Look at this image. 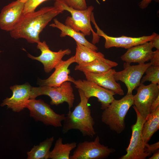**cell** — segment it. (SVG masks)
Returning a JSON list of instances; mask_svg holds the SVG:
<instances>
[{
    "label": "cell",
    "mask_w": 159,
    "mask_h": 159,
    "mask_svg": "<svg viewBox=\"0 0 159 159\" xmlns=\"http://www.w3.org/2000/svg\"><path fill=\"white\" fill-rule=\"evenodd\" d=\"M70 82L73 83L76 88L82 90L89 99L92 97L97 98L101 104V109L102 110L107 107L115 99L114 92L92 82L87 80H75L72 77Z\"/></svg>",
    "instance_id": "cell-9"
},
{
    "label": "cell",
    "mask_w": 159,
    "mask_h": 159,
    "mask_svg": "<svg viewBox=\"0 0 159 159\" xmlns=\"http://www.w3.org/2000/svg\"><path fill=\"white\" fill-rule=\"evenodd\" d=\"M153 48L150 42H147L127 49L120 58L122 61L128 64L133 62L143 64L150 61Z\"/></svg>",
    "instance_id": "cell-18"
},
{
    "label": "cell",
    "mask_w": 159,
    "mask_h": 159,
    "mask_svg": "<svg viewBox=\"0 0 159 159\" xmlns=\"http://www.w3.org/2000/svg\"><path fill=\"white\" fill-rule=\"evenodd\" d=\"M54 23L49 25L54 28H57L61 31L60 37H64L66 36L70 37L73 39L76 42L85 46L96 51L98 48L94 44L87 40L85 35L82 33L77 32L70 27L60 22L57 19H54Z\"/></svg>",
    "instance_id": "cell-19"
},
{
    "label": "cell",
    "mask_w": 159,
    "mask_h": 159,
    "mask_svg": "<svg viewBox=\"0 0 159 159\" xmlns=\"http://www.w3.org/2000/svg\"><path fill=\"white\" fill-rule=\"evenodd\" d=\"M54 140V137L47 138L38 145H34L27 152V159H49L50 149Z\"/></svg>",
    "instance_id": "cell-24"
},
{
    "label": "cell",
    "mask_w": 159,
    "mask_h": 159,
    "mask_svg": "<svg viewBox=\"0 0 159 159\" xmlns=\"http://www.w3.org/2000/svg\"><path fill=\"white\" fill-rule=\"evenodd\" d=\"M133 95V105L145 120L150 113L153 101L159 95V85L151 83L147 85L140 83Z\"/></svg>",
    "instance_id": "cell-11"
},
{
    "label": "cell",
    "mask_w": 159,
    "mask_h": 159,
    "mask_svg": "<svg viewBox=\"0 0 159 159\" xmlns=\"http://www.w3.org/2000/svg\"><path fill=\"white\" fill-rule=\"evenodd\" d=\"M149 42L152 44L153 48L159 50V35L158 34L154 36Z\"/></svg>",
    "instance_id": "cell-30"
},
{
    "label": "cell",
    "mask_w": 159,
    "mask_h": 159,
    "mask_svg": "<svg viewBox=\"0 0 159 159\" xmlns=\"http://www.w3.org/2000/svg\"><path fill=\"white\" fill-rule=\"evenodd\" d=\"M76 44L74 56L75 63L78 65L85 64L96 59L105 58L104 54L100 52L94 51L77 42Z\"/></svg>",
    "instance_id": "cell-22"
},
{
    "label": "cell",
    "mask_w": 159,
    "mask_h": 159,
    "mask_svg": "<svg viewBox=\"0 0 159 159\" xmlns=\"http://www.w3.org/2000/svg\"><path fill=\"white\" fill-rule=\"evenodd\" d=\"M70 159H102L107 158L115 151L112 148L102 144L98 135L92 141L78 143Z\"/></svg>",
    "instance_id": "cell-8"
},
{
    "label": "cell",
    "mask_w": 159,
    "mask_h": 159,
    "mask_svg": "<svg viewBox=\"0 0 159 159\" xmlns=\"http://www.w3.org/2000/svg\"><path fill=\"white\" fill-rule=\"evenodd\" d=\"M118 64L105 58L96 59L90 62L82 65H77L75 70L83 72L100 73L106 72Z\"/></svg>",
    "instance_id": "cell-20"
},
{
    "label": "cell",
    "mask_w": 159,
    "mask_h": 159,
    "mask_svg": "<svg viewBox=\"0 0 159 159\" xmlns=\"http://www.w3.org/2000/svg\"><path fill=\"white\" fill-rule=\"evenodd\" d=\"M80 101L72 111H69L64 121L62 132L67 133L71 130H79L84 136L93 137L96 134L94 126L95 122L88 105L89 99L80 89H78Z\"/></svg>",
    "instance_id": "cell-2"
},
{
    "label": "cell",
    "mask_w": 159,
    "mask_h": 159,
    "mask_svg": "<svg viewBox=\"0 0 159 159\" xmlns=\"http://www.w3.org/2000/svg\"><path fill=\"white\" fill-rule=\"evenodd\" d=\"M24 3L18 0L4 6L0 13V29L10 32L16 26L24 14Z\"/></svg>",
    "instance_id": "cell-15"
},
{
    "label": "cell",
    "mask_w": 159,
    "mask_h": 159,
    "mask_svg": "<svg viewBox=\"0 0 159 159\" xmlns=\"http://www.w3.org/2000/svg\"><path fill=\"white\" fill-rule=\"evenodd\" d=\"M54 6L70 13L71 16L66 18L65 24L85 36L90 35L92 33L93 36L92 43L95 45L99 42L100 37L94 32L91 24V14L94 9L93 6H88L83 10H76L69 7L60 0H58L55 1Z\"/></svg>",
    "instance_id": "cell-4"
},
{
    "label": "cell",
    "mask_w": 159,
    "mask_h": 159,
    "mask_svg": "<svg viewBox=\"0 0 159 159\" xmlns=\"http://www.w3.org/2000/svg\"><path fill=\"white\" fill-rule=\"evenodd\" d=\"M116 71L112 68L100 73L83 72L87 80L114 92L115 94L123 95L124 93L120 84L115 79L114 74Z\"/></svg>",
    "instance_id": "cell-17"
},
{
    "label": "cell",
    "mask_w": 159,
    "mask_h": 159,
    "mask_svg": "<svg viewBox=\"0 0 159 159\" xmlns=\"http://www.w3.org/2000/svg\"><path fill=\"white\" fill-rule=\"evenodd\" d=\"M75 62L74 56L66 60H62L55 67L54 72L45 80H39V84L40 86L58 87L66 81H70L72 77L69 75L70 73L69 66Z\"/></svg>",
    "instance_id": "cell-16"
},
{
    "label": "cell",
    "mask_w": 159,
    "mask_h": 159,
    "mask_svg": "<svg viewBox=\"0 0 159 159\" xmlns=\"http://www.w3.org/2000/svg\"><path fill=\"white\" fill-rule=\"evenodd\" d=\"M150 61L151 65L159 66V50L153 51Z\"/></svg>",
    "instance_id": "cell-28"
},
{
    "label": "cell",
    "mask_w": 159,
    "mask_h": 159,
    "mask_svg": "<svg viewBox=\"0 0 159 159\" xmlns=\"http://www.w3.org/2000/svg\"><path fill=\"white\" fill-rule=\"evenodd\" d=\"M125 63L124 69L115 72L114 78L116 81H120L125 83L127 88V94H132L133 90L140 85L141 80L147 68L151 65L150 62L131 65Z\"/></svg>",
    "instance_id": "cell-10"
},
{
    "label": "cell",
    "mask_w": 159,
    "mask_h": 159,
    "mask_svg": "<svg viewBox=\"0 0 159 159\" xmlns=\"http://www.w3.org/2000/svg\"><path fill=\"white\" fill-rule=\"evenodd\" d=\"M153 0H142L139 3V7L141 9H145L148 6ZM154 0L157 2L159 1V0Z\"/></svg>",
    "instance_id": "cell-32"
},
{
    "label": "cell",
    "mask_w": 159,
    "mask_h": 159,
    "mask_svg": "<svg viewBox=\"0 0 159 159\" xmlns=\"http://www.w3.org/2000/svg\"><path fill=\"white\" fill-rule=\"evenodd\" d=\"M133 103L132 94H126L120 100L115 99L103 110L102 121L108 125L111 130L120 134L125 128V116Z\"/></svg>",
    "instance_id": "cell-3"
},
{
    "label": "cell",
    "mask_w": 159,
    "mask_h": 159,
    "mask_svg": "<svg viewBox=\"0 0 159 159\" xmlns=\"http://www.w3.org/2000/svg\"><path fill=\"white\" fill-rule=\"evenodd\" d=\"M60 0L69 7L76 10H83L88 7L86 0Z\"/></svg>",
    "instance_id": "cell-26"
},
{
    "label": "cell",
    "mask_w": 159,
    "mask_h": 159,
    "mask_svg": "<svg viewBox=\"0 0 159 159\" xmlns=\"http://www.w3.org/2000/svg\"><path fill=\"white\" fill-rule=\"evenodd\" d=\"M91 20L96 29L97 34L105 39V42L104 47L107 49L112 47H121L128 49L133 46L149 42L157 34L153 32L149 36L138 37L123 35L118 37L110 36L105 33L97 25L94 18L93 13L91 14Z\"/></svg>",
    "instance_id": "cell-12"
},
{
    "label": "cell",
    "mask_w": 159,
    "mask_h": 159,
    "mask_svg": "<svg viewBox=\"0 0 159 159\" xmlns=\"http://www.w3.org/2000/svg\"><path fill=\"white\" fill-rule=\"evenodd\" d=\"M1 52V51H0V53Z\"/></svg>",
    "instance_id": "cell-35"
},
{
    "label": "cell",
    "mask_w": 159,
    "mask_h": 159,
    "mask_svg": "<svg viewBox=\"0 0 159 159\" xmlns=\"http://www.w3.org/2000/svg\"><path fill=\"white\" fill-rule=\"evenodd\" d=\"M159 129V107L150 113L145 120L142 129L144 141L148 143L153 135Z\"/></svg>",
    "instance_id": "cell-21"
},
{
    "label": "cell",
    "mask_w": 159,
    "mask_h": 159,
    "mask_svg": "<svg viewBox=\"0 0 159 159\" xmlns=\"http://www.w3.org/2000/svg\"><path fill=\"white\" fill-rule=\"evenodd\" d=\"M145 75L142 77L140 83L143 84L146 81L152 83L159 85V66L150 65L146 70Z\"/></svg>",
    "instance_id": "cell-25"
},
{
    "label": "cell",
    "mask_w": 159,
    "mask_h": 159,
    "mask_svg": "<svg viewBox=\"0 0 159 159\" xmlns=\"http://www.w3.org/2000/svg\"><path fill=\"white\" fill-rule=\"evenodd\" d=\"M37 49L41 52V54L38 57H34L28 53V57L32 59L37 60L43 64L44 70L47 73L50 72L62 60L65 55H69L71 53L69 49L59 50L58 52L50 50L46 42L44 41L37 43Z\"/></svg>",
    "instance_id": "cell-13"
},
{
    "label": "cell",
    "mask_w": 159,
    "mask_h": 159,
    "mask_svg": "<svg viewBox=\"0 0 159 159\" xmlns=\"http://www.w3.org/2000/svg\"><path fill=\"white\" fill-rule=\"evenodd\" d=\"M49 0H28L24 3V14L35 11L36 8L44 2ZM55 1L58 0H54Z\"/></svg>",
    "instance_id": "cell-27"
},
{
    "label": "cell",
    "mask_w": 159,
    "mask_h": 159,
    "mask_svg": "<svg viewBox=\"0 0 159 159\" xmlns=\"http://www.w3.org/2000/svg\"><path fill=\"white\" fill-rule=\"evenodd\" d=\"M132 107L136 114V121L131 126L132 135L126 149V153L120 159H145L152 155L147 147L148 143H145L142 135V128L145 120L135 106L134 105Z\"/></svg>",
    "instance_id": "cell-6"
},
{
    "label": "cell",
    "mask_w": 159,
    "mask_h": 159,
    "mask_svg": "<svg viewBox=\"0 0 159 159\" xmlns=\"http://www.w3.org/2000/svg\"><path fill=\"white\" fill-rule=\"evenodd\" d=\"M159 107V95L152 103L150 109V113L155 111Z\"/></svg>",
    "instance_id": "cell-31"
},
{
    "label": "cell",
    "mask_w": 159,
    "mask_h": 159,
    "mask_svg": "<svg viewBox=\"0 0 159 159\" xmlns=\"http://www.w3.org/2000/svg\"><path fill=\"white\" fill-rule=\"evenodd\" d=\"M32 86L26 83L22 85L11 86L12 94L10 97L5 99L1 104V107L6 106L15 112H19L26 108V105L30 99Z\"/></svg>",
    "instance_id": "cell-14"
},
{
    "label": "cell",
    "mask_w": 159,
    "mask_h": 159,
    "mask_svg": "<svg viewBox=\"0 0 159 159\" xmlns=\"http://www.w3.org/2000/svg\"><path fill=\"white\" fill-rule=\"evenodd\" d=\"M26 108L29 110L30 116L36 121L41 122L47 126L62 127V122L65 119V115L56 113L42 100L30 99Z\"/></svg>",
    "instance_id": "cell-7"
},
{
    "label": "cell",
    "mask_w": 159,
    "mask_h": 159,
    "mask_svg": "<svg viewBox=\"0 0 159 159\" xmlns=\"http://www.w3.org/2000/svg\"><path fill=\"white\" fill-rule=\"evenodd\" d=\"M21 2H23L25 3L28 0H18Z\"/></svg>",
    "instance_id": "cell-34"
},
{
    "label": "cell",
    "mask_w": 159,
    "mask_h": 159,
    "mask_svg": "<svg viewBox=\"0 0 159 159\" xmlns=\"http://www.w3.org/2000/svg\"><path fill=\"white\" fill-rule=\"evenodd\" d=\"M77 145L75 142L63 143V139L59 138L56 140L54 148L50 151L49 159H70L71 152L75 148Z\"/></svg>",
    "instance_id": "cell-23"
},
{
    "label": "cell",
    "mask_w": 159,
    "mask_h": 159,
    "mask_svg": "<svg viewBox=\"0 0 159 159\" xmlns=\"http://www.w3.org/2000/svg\"><path fill=\"white\" fill-rule=\"evenodd\" d=\"M159 159V150H157L154 153L153 155L149 158V159Z\"/></svg>",
    "instance_id": "cell-33"
},
{
    "label": "cell",
    "mask_w": 159,
    "mask_h": 159,
    "mask_svg": "<svg viewBox=\"0 0 159 159\" xmlns=\"http://www.w3.org/2000/svg\"><path fill=\"white\" fill-rule=\"evenodd\" d=\"M43 95H47L50 98V103L52 105L57 106L66 102L68 105L69 111H71L73 107L75 97L70 82H65L58 87H32L30 99H35Z\"/></svg>",
    "instance_id": "cell-5"
},
{
    "label": "cell",
    "mask_w": 159,
    "mask_h": 159,
    "mask_svg": "<svg viewBox=\"0 0 159 159\" xmlns=\"http://www.w3.org/2000/svg\"><path fill=\"white\" fill-rule=\"evenodd\" d=\"M146 146L148 151L152 154L158 149L159 148V142H158L155 143L151 145H149L147 143Z\"/></svg>",
    "instance_id": "cell-29"
},
{
    "label": "cell",
    "mask_w": 159,
    "mask_h": 159,
    "mask_svg": "<svg viewBox=\"0 0 159 159\" xmlns=\"http://www.w3.org/2000/svg\"><path fill=\"white\" fill-rule=\"evenodd\" d=\"M64 11L54 6L42 7L37 11L24 14L16 26L11 31L15 39L23 38L29 43L40 42L39 35L54 18Z\"/></svg>",
    "instance_id": "cell-1"
}]
</instances>
